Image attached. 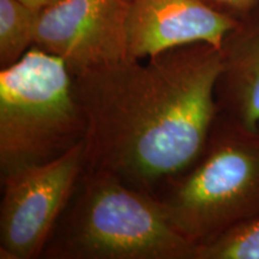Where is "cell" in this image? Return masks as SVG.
<instances>
[{"label": "cell", "instance_id": "cell-7", "mask_svg": "<svg viewBox=\"0 0 259 259\" xmlns=\"http://www.w3.org/2000/svg\"><path fill=\"white\" fill-rule=\"evenodd\" d=\"M240 23L205 0H128V58L142 60L194 44L222 50Z\"/></svg>", "mask_w": 259, "mask_h": 259}, {"label": "cell", "instance_id": "cell-9", "mask_svg": "<svg viewBox=\"0 0 259 259\" xmlns=\"http://www.w3.org/2000/svg\"><path fill=\"white\" fill-rule=\"evenodd\" d=\"M38 10L19 0H0V65L2 69L17 63L34 45Z\"/></svg>", "mask_w": 259, "mask_h": 259}, {"label": "cell", "instance_id": "cell-3", "mask_svg": "<svg viewBox=\"0 0 259 259\" xmlns=\"http://www.w3.org/2000/svg\"><path fill=\"white\" fill-rule=\"evenodd\" d=\"M53 251L60 258L193 259L163 200L102 173H87Z\"/></svg>", "mask_w": 259, "mask_h": 259}, {"label": "cell", "instance_id": "cell-11", "mask_svg": "<svg viewBox=\"0 0 259 259\" xmlns=\"http://www.w3.org/2000/svg\"><path fill=\"white\" fill-rule=\"evenodd\" d=\"M212 8L225 14L238 17L246 15L259 5V0H205Z\"/></svg>", "mask_w": 259, "mask_h": 259}, {"label": "cell", "instance_id": "cell-8", "mask_svg": "<svg viewBox=\"0 0 259 259\" xmlns=\"http://www.w3.org/2000/svg\"><path fill=\"white\" fill-rule=\"evenodd\" d=\"M216 85L219 118L246 131H259V19L240 23L222 47Z\"/></svg>", "mask_w": 259, "mask_h": 259}, {"label": "cell", "instance_id": "cell-1", "mask_svg": "<svg viewBox=\"0 0 259 259\" xmlns=\"http://www.w3.org/2000/svg\"><path fill=\"white\" fill-rule=\"evenodd\" d=\"M221 69V50L194 44L72 74L87 120L84 170L150 194L183 176L218 119Z\"/></svg>", "mask_w": 259, "mask_h": 259}, {"label": "cell", "instance_id": "cell-2", "mask_svg": "<svg viewBox=\"0 0 259 259\" xmlns=\"http://www.w3.org/2000/svg\"><path fill=\"white\" fill-rule=\"evenodd\" d=\"M87 120L73 76L36 46L0 71L2 178L63 156L85 139Z\"/></svg>", "mask_w": 259, "mask_h": 259}, {"label": "cell", "instance_id": "cell-12", "mask_svg": "<svg viewBox=\"0 0 259 259\" xmlns=\"http://www.w3.org/2000/svg\"><path fill=\"white\" fill-rule=\"evenodd\" d=\"M19 2H22L25 5L30 6L32 9L41 11L42 9L48 8V6L53 5L54 3L59 2V0H19Z\"/></svg>", "mask_w": 259, "mask_h": 259}, {"label": "cell", "instance_id": "cell-5", "mask_svg": "<svg viewBox=\"0 0 259 259\" xmlns=\"http://www.w3.org/2000/svg\"><path fill=\"white\" fill-rule=\"evenodd\" d=\"M85 168V139L56 160L2 178L0 257L30 259L44 250Z\"/></svg>", "mask_w": 259, "mask_h": 259}, {"label": "cell", "instance_id": "cell-10", "mask_svg": "<svg viewBox=\"0 0 259 259\" xmlns=\"http://www.w3.org/2000/svg\"><path fill=\"white\" fill-rule=\"evenodd\" d=\"M193 259H259V213L197 245Z\"/></svg>", "mask_w": 259, "mask_h": 259}, {"label": "cell", "instance_id": "cell-6", "mask_svg": "<svg viewBox=\"0 0 259 259\" xmlns=\"http://www.w3.org/2000/svg\"><path fill=\"white\" fill-rule=\"evenodd\" d=\"M128 0H59L38 15L34 46L72 74L127 59Z\"/></svg>", "mask_w": 259, "mask_h": 259}, {"label": "cell", "instance_id": "cell-4", "mask_svg": "<svg viewBox=\"0 0 259 259\" xmlns=\"http://www.w3.org/2000/svg\"><path fill=\"white\" fill-rule=\"evenodd\" d=\"M163 200L174 226L194 245L259 213V131L216 119L206 147Z\"/></svg>", "mask_w": 259, "mask_h": 259}]
</instances>
